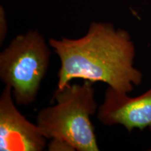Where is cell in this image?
Listing matches in <instances>:
<instances>
[{"label":"cell","mask_w":151,"mask_h":151,"mask_svg":"<svg viewBox=\"0 0 151 151\" xmlns=\"http://www.w3.org/2000/svg\"><path fill=\"white\" fill-rule=\"evenodd\" d=\"M50 45L37 29L19 35L0 53V78L11 87L18 105L37 99L50 64Z\"/></svg>","instance_id":"cell-3"},{"label":"cell","mask_w":151,"mask_h":151,"mask_svg":"<svg viewBox=\"0 0 151 151\" xmlns=\"http://www.w3.org/2000/svg\"><path fill=\"white\" fill-rule=\"evenodd\" d=\"M48 44L60 60L58 88L81 78L104 83L129 94L143 81L142 72L134 67L136 48L131 36L111 23L92 22L83 37L50 39Z\"/></svg>","instance_id":"cell-1"},{"label":"cell","mask_w":151,"mask_h":151,"mask_svg":"<svg viewBox=\"0 0 151 151\" xmlns=\"http://www.w3.org/2000/svg\"><path fill=\"white\" fill-rule=\"evenodd\" d=\"M46 139L37 124L16 108L12 90L6 86L0 97V150L41 151Z\"/></svg>","instance_id":"cell-4"},{"label":"cell","mask_w":151,"mask_h":151,"mask_svg":"<svg viewBox=\"0 0 151 151\" xmlns=\"http://www.w3.org/2000/svg\"><path fill=\"white\" fill-rule=\"evenodd\" d=\"M97 118L105 126H123L129 133L135 129L151 131V87L134 97L108 87Z\"/></svg>","instance_id":"cell-5"},{"label":"cell","mask_w":151,"mask_h":151,"mask_svg":"<svg viewBox=\"0 0 151 151\" xmlns=\"http://www.w3.org/2000/svg\"><path fill=\"white\" fill-rule=\"evenodd\" d=\"M48 150L50 151H75L76 149L67 141L51 139L48 145Z\"/></svg>","instance_id":"cell-6"},{"label":"cell","mask_w":151,"mask_h":151,"mask_svg":"<svg viewBox=\"0 0 151 151\" xmlns=\"http://www.w3.org/2000/svg\"><path fill=\"white\" fill-rule=\"evenodd\" d=\"M0 44H2V43L4 41L5 38L6 37L7 32V25L4 16V9L1 6V14H0Z\"/></svg>","instance_id":"cell-7"},{"label":"cell","mask_w":151,"mask_h":151,"mask_svg":"<svg viewBox=\"0 0 151 151\" xmlns=\"http://www.w3.org/2000/svg\"><path fill=\"white\" fill-rule=\"evenodd\" d=\"M94 83H70L55 90V104L43 108L37 116V124L46 139L67 141L77 151H99L90 117L97 113Z\"/></svg>","instance_id":"cell-2"}]
</instances>
